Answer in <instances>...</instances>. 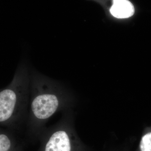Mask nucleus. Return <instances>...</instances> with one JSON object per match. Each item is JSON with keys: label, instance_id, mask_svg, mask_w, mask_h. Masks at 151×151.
<instances>
[{"label": "nucleus", "instance_id": "1", "mask_svg": "<svg viewBox=\"0 0 151 151\" xmlns=\"http://www.w3.org/2000/svg\"><path fill=\"white\" fill-rule=\"evenodd\" d=\"M30 96L27 127L30 134H40L49 119L62 108V86L57 80L30 70Z\"/></svg>", "mask_w": 151, "mask_h": 151}, {"label": "nucleus", "instance_id": "2", "mask_svg": "<svg viewBox=\"0 0 151 151\" xmlns=\"http://www.w3.org/2000/svg\"><path fill=\"white\" fill-rule=\"evenodd\" d=\"M30 69L23 60L9 88L0 91V123L13 120L18 125L26 123L30 95Z\"/></svg>", "mask_w": 151, "mask_h": 151}, {"label": "nucleus", "instance_id": "3", "mask_svg": "<svg viewBox=\"0 0 151 151\" xmlns=\"http://www.w3.org/2000/svg\"><path fill=\"white\" fill-rule=\"evenodd\" d=\"M45 141L42 151H71L70 136L61 122L43 130Z\"/></svg>", "mask_w": 151, "mask_h": 151}, {"label": "nucleus", "instance_id": "4", "mask_svg": "<svg viewBox=\"0 0 151 151\" xmlns=\"http://www.w3.org/2000/svg\"><path fill=\"white\" fill-rule=\"evenodd\" d=\"M110 12L115 17L125 19L132 16L135 10L132 3L128 0H113Z\"/></svg>", "mask_w": 151, "mask_h": 151}, {"label": "nucleus", "instance_id": "5", "mask_svg": "<svg viewBox=\"0 0 151 151\" xmlns=\"http://www.w3.org/2000/svg\"><path fill=\"white\" fill-rule=\"evenodd\" d=\"M140 151H151V132L142 137L139 145Z\"/></svg>", "mask_w": 151, "mask_h": 151}, {"label": "nucleus", "instance_id": "6", "mask_svg": "<svg viewBox=\"0 0 151 151\" xmlns=\"http://www.w3.org/2000/svg\"><path fill=\"white\" fill-rule=\"evenodd\" d=\"M11 142L7 135L0 134V151H8L10 149Z\"/></svg>", "mask_w": 151, "mask_h": 151}]
</instances>
